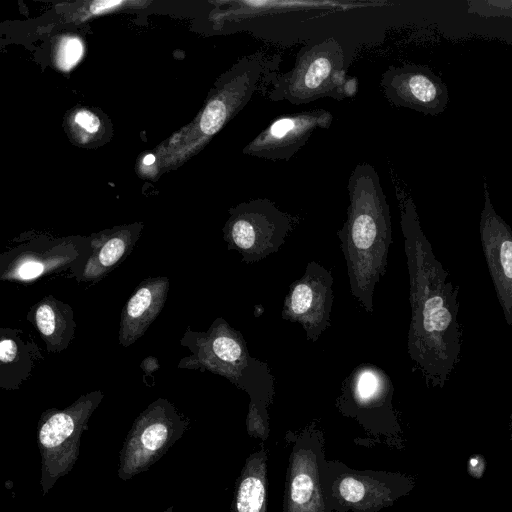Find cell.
Returning <instances> with one entry per match:
<instances>
[{
  "label": "cell",
  "mask_w": 512,
  "mask_h": 512,
  "mask_svg": "<svg viewBox=\"0 0 512 512\" xmlns=\"http://www.w3.org/2000/svg\"><path fill=\"white\" fill-rule=\"evenodd\" d=\"M468 12L483 17H511L512 0L468 1Z\"/></svg>",
  "instance_id": "cell-21"
},
{
  "label": "cell",
  "mask_w": 512,
  "mask_h": 512,
  "mask_svg": "<svg viewBox=\"0 0 512 512\" xmlns=\"http://www.w3.org/2000/svg\"><path fill=\"white\" fill-rule=\"evenodd\" d=\"M43 359L41 349L21 329H0V387L19 389Z\"/></svg>",
  "instance_id": "cell-16"
},
{
  "label": "cell",
  "mask_w": 512,
  "mask_h": 512,
  "mask_svg": "<svg viewBox=\"0 0 512 512\" xmlns=\"http://www.w3.org/2000/svg\"><path fill=\"white\" fill-rule=\"evenodd\" d=\"M333 114L313 108L274 119L243 149V153L270 161H288L317 130L328 129Z\"/></svg>",
  "instance_id": "cell-12"
},
{
  "label": "cell",
  "mask_w": 512,
  "mask_h": 512,
  "mask_svg": "<svg viewBox=\"0 0 512 512\" xmlns=\"http://www.w3.org/2000/svg\"><path fill=\"white\" fill-rule=\"evenodd\" d=\"M26 318L37 329L51 353L65 350L74 339L76 323L73 308L52 295L35 303Z\"/></svg>",
  "instance_id": "cell-18"
},
{
  "label": "cell",
  "mask_w": 512,
  "mask_h": 512,
  "mask_svg": "<svg viewBox=\"0 0 512 512\" xmlns=\"http://www.w3.org/2000/svg\"><path fill=\"white\" fill-rule=\"evenodd\" d=\"M293 224V216L273 201L256 198L231 209L224 239L228 249L236 250L243 262L254 263L278 251Z\"/></svg>",
  "instance_id": "cell-7"
},
{
  "label": "cell",
  "mask_w": 512,
  "mask_h": 512,
  "mask_svg": "<svg viewBox=\"0 0 512 512\" xmlns=\"http://www.w3.org/2000/svg\"><path fill=\"white\" fill-rule=\"evenodd\" d=\"M509 432H510V437L512 439V413L510 414V417H509Z\"/></svg>",
  "instance_id": "cell-27"
},
{
  "label": "cell",
  "mask_w": 512,
  "mask_h": 512,
  "mask_svg": "<svg viewBox=\"0 0 512 512\" xmlns=\"http://www.w3.org/2000/svg\"><path fill=\"white\" fill-rule=\"evenodd\" d=\"M82 53L83 46L78 38H63L57 50V66L64 71H69L80 60Z\"/></svg>",
  "instance_id": "cell-22"
},
{
  "label": "cell",
  "mask_w": 512,
  "mask_h": 512,
  "mask_svg": "<svg viewBox=\"0 0 512 512\" xmlns=\"http://www.w3.org/2000/svg\"><path fill=\"white\" fill-rule=\"evenodd\" d=\"M187 421L167 399L158 398L134 421L120 452L118 475L129 480L146 471L184 434Z\"/></svg>",
  "instance_id": "cell-8"
},
{
  "label": "cell",
  "mask_w": 512,
  "mask_h": 512,
  "mask_svg": "<svg viewBox=\"0 0 512 512\" xmlns=\"http://www.w3.org/2000/svg\"><path fill=\"white\" fill-rule=\"evenodd\" d=\"M75 122L90 133H94L100 126V121L90 111H80L75 115Z\"/></svg>",
  "instance_id": "cell-23"
},
{
  "label": "cell",
  "mask_w": 512,
  "mask_h": 512,
  "mask_svg": "<svg viewBox=\"0 0 512 512\" xmlns=\"http://www.w3.org/2000/svg\"><path fill=\"white\" fill-rule=\"evenodd\" d=\"M357 92L358 80L347 73L341 44L327 37L303 46L292 69L274 78L266 97L299 105L325 97L340 101Z\"/></svg>",
  "instance_id": "cell-4"
},
{
  "label": "cell",
  "mask_w": 512,
  "mask_h": 512,
  "mask_svg": "<svg viewBox=\"0 0 512 512\" xmlns=\"http://www.w3.org/2000/svg\"><path fill=\"white\" fill-rule=\"evenodd\" d=\"M137 234L120 229L90 241V255L76 277L79 282L97 283L119 266L132 252Z\"/></svg>",
  "instance_id": "cell-19"
},
{
  "label": "cell",
  "mask_w": 512,
  "mask_h": 512,
  "mask_svg": "<svg viewBox=\"0 0 512 512\" xmlns=\"http://www.w3.org/2000/svg\"><path fill=\"white\" fill-rule=\"evenodd\" d=\"M333 298L331 271L311 261L303 276L291 284L282 318L300 324L314 342L330 326Z\"/></svg>",
  "instance_id": "cell-11"
},
{
  "label": "cell",
  "mask_w": 512,
  "mask_h": 512,
  "mask_svg": "<svg viewBox=\"0 0 512 512\" xmlns=\"http://www.w3.org/2000/svg\"><path fill=\"white\" fill-rule=\"evenodd\" d=\"M322 439L305 433L289 458L282 512H332L323 488Z\"/></svg>",
  "instance_id": "cell-10"
},
{
  "label": "cell",
  "mask_w": 512,
  "mask_h": 512,
  "mask_svg": "<svg viewBox=\"0 0 512 512\" xmlns=\"http://www.w3.org/2000/svg\"><path fill=\"white\" fill-rule=\"evenodd\" d=\"M267 453L251 454L237 480L231 512H266Z\"/></svg>",
  "instance_id": "cell-20"
},
{
  "label": "cell",
  "mask_w": 512,
  "mask_h": 512,
  "mask_svg": "<svg viewBox=\"0 0 512 512\" xmlns=\"http://www.w3.org/2000/svg\"><path fill=\"white\" fill-rule=\"evenodd\" d=\"M104 394L95 390L81 395L64 409L44 411L38 422L37 442L41 456L40 485L43 495L74 466L80 438Z\"/></svg>",
  "instance_id": "cell-5"
},
{
  "label": "cell",
  "mask_w": 512,
  "mask_h": 512,
  "mask_svg": "<svg viewBox=\"0 0 512 512\" xmlns=\"http://www.w3.org/2000/svg\"><path fill=\"white\" fill-rule=\"evenodd\" d=\"M347 219L338 231L350 292L373 312L375 286L384 276L392 242L390 209L374 166L357 164L348 178Z\"/></svg>",
  "instance_id": "cell-2"
},
{
  "label": "cell",
  "mask_w": 512,
  "mask_h": 512,
  "mask_svg": "<svg viewBox=\"0 0 512 512\" xmlns=\"http://www.w3.org/2000/svg\"><path fill=\"white\" fill-rule=\"evenodd\" d=\"M169 288L167 276L149 277L135 288L120 315L118 341L122 347H129L144 335L162 311Z\"/></svg>",
  "instance_id": "cell-15"
},
{
  "label": "cell",
  "mask_w": 512,
  "mask_h": 512,
  "mask_svg": "<svg viewBox=\"0 0 512 512\" xmlns=\"http://www.w3.org/2000/svg\"><path fill=\"white\" fill-rule=\"evenodd\" d=\"M140 367L145 374H152L160 368V364L156 357L148 356L142 360Z\"/></svg>",
  "instance_id": "cell-24"
},
{
  "label": "cell",
  "mask_w": 512,
  "mask_h": 512,
  "mask_svg": "<svg viewBox=\"0 0 512 512\" xmlns=\"http://www.w3.org/2000/svg\"><path fill=\"white\" fill-rule=\"evenodd\" d=\"M154 161H155V156H154V155H152V154H148V155H146V156L144 157V159H143V163H144L145 165H151V164H153V163H154Z\"/></svg>",
  "instance_id": "cell-26"
},
{
  "label": "cell",
  "mask_w": 512,
  "mask_h": 512,
  "mask_svg": "<svg viewBox=\"0 0 512 512\" xmlns=\"http://www.w3.org/2000/svg\"><path fill=\"white\" fill-rule=\"evenodd\" d=\"M164 512H172V507H170L169 509L165 510Z\"/></svg>",
  "instance_id": "cell-28"
},
{
  "label": "cell",
  "mask_w": 512,
  "mask_h": 512,
  "mask_svg": "<svg viewBox=\"0 0 512 512\" xmlns=\"http://www.w3.org/2000/svg\"><path fill=\"white\" fill-rule=\"evenodd\" d=\"M121 3L122 1H95L91 4L90 11L97 14L120 5Z\"/></svg>",
  "instance_id": "cell-25"
},
{
  "label": "cell",
  "mask_w": 512,
  "mask_h": 512,
  "mask_svg": "<svg viewBox=\"0 0 512 512\" xmlns=\"http://www.w3.org/2000/svg\"><path fill=\"white\" fill-rule=\"evenodd\" d=\"M90 251V242L79 244L72 239L20 245L1 254L0 280L31 282L66 268L77 277Z\"/></svg>",
  "instance_id": "cell-9"
},
{
  "label": "cell",
  "mask_w": 512,
  "mask_h": 512,
  "mask_svg": "<svg viewBox=\"0 0 512 512\" xmlns=\"http://www.w3.org/2000/svg\"><path fill=\"white\" fill-rule=\"evenodd\" d=\"M409 274L408 353L432 387L443 388L461 351L458 291L433 253L413 199L397 189Z\"/></svg>",
  "instance_id": "cell-1"
},
{
  "label": "cell",
  "mask_w": 512,
  "mask_h": 512,
  "mask_svg": "<svg viewBox=\"0 0 512 512\" xmlns=\"http://www.w3.org/2000/svg\"><path fill=\"white\" fill-rule=\"evenodd\" d=\"M484 204L479 234L482 250L506 323L512 325V229L496 212L488 184H483Z\"/></svg>",
  "instance_id": "cell-14"
},
{
  "label": "cell",
  "mask_w": 512,
  "mask_h": 512,
  "mask_svg": "<svg viewBox=\"0 0 512 512\" xmlns=\"http://www.w3.org/2000/svg\"><path fill=\"white\" fill-rule=\"evenodd\" d=\"M323 488L332 511L377 512L392 506L415 485L400 472L359 471L343 463L324 461Z\"/></svg>",
  "instance_id": "cell-6"
},
{
  "label": "cell",
  "mask_w": 512,
  "mask_h": 512,
  "mask_svg": "<svg viewBox=\"0 0 512 512\" xmlns=\"http://www.w3.org/2000/svg\"><path fill=\"white\" fill-rule=\"evenodd\" d=\"M380 87L391 105L425 115L441 114L449 102L447 86L425 65L390 66L381 75Z\"/></svg>",
  "instance_id": "cell-13"
},
{
  "label": "cell",
  "mask_w": 512,
  "mask_h": 512,
  "mask_svg": "<svg viewBox=\"0 0 512 512\" xmlns=\"http://www.w3.org/2000/svg\"><path fill=\"white\" fill-rule=\"evenodd\" d=\"M180 343L189 349L190 355L183 357L177 367L220 375L245 390L251 398L248 429L264 432L273 377L267 364L249 354L241 333L223 318H217L205 332L193 331L188 326Z\"/></svg>",
  "instance_id": "cell-3"
},
{
  "label": "cell",
  "mask_w": 512,
  "mask_h": 512,
  "mask_svg": "<svg viewBox=\"0 0 512 512\" xmlns=\"http://www.w3.org/2000/svg\"><path fill=\"white\" fill-rule=\"evenodd\" d=\"M393 385L389 376L371 364H362L345 379L341 404L351 412L391 410Z\"/></svg>",
  "instance_id": "cell-17"
}]
</instances>
